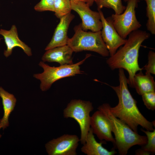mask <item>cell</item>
<instances>
[{
    "instance_id": "cell-2",
    "label": "cell",
    "mask_w": 155,
    "mask_h": 155,
    "mask_svg": "<svg viewBox=\"0 0 155 155\" xmlns=\"http://www.w3.org/2000/svg\"><path fill=\"white\" fill-rule=\"evenodd\" d=\"M150 34L146 31L137 30L131 32L124 46L106 61L112 70L122 68L127 71L128 84L134 88V77L136 73L142 71L138 63L139 50L143 42L149 38Z\"/></svg>"
},
{
    "instance_id": "cell-22",
    "label": "cell",
    "mask_w": 155,
    "mask_h": 155,
    "mask_svg": "<svg viewBox=\"0 0 155 155\" xmlns=\"http://www.w3.org/2000/svg\"><path fill=\"white\" fill-rule=\"evenodd\" d=\"M55 0H40L34 7V10L38 11H51L54 12Z\"/></svg>"
},
{
    "instance_id": "cell-25",
    "label": "cell",
    "mask_w": 155,
    "mask_h": 155,
    "mask_svg": "<svg viewBox=\"0 0 155 155\" xmlns=\"http://www.w3.org/2000/svg\"><path fill=\"white\" fill-rule=\"evenodd\" d=\"M151 154L150 152L145 151L141 148L137 149L135 151V155H149Z\"/></svg>"
},
{
    "instance_id": "cell-17",
    "label": "cell",
    "mask_w": 155,
    "mask_h": 155,
    "mask_svg": "<svg viewBox=\"0 0 155 155\" xmlns=\"http://www.w3.org/2000/svg\"><path fill=\"white\" fill-rule=\"evenodd\" d=\"M134 88L137 93L142 95L150 92L155 91V82L154 77L150 73L144 75L140 71L135 74L134 78Z\"/></svg>"
},
{
    "instance_id": "cell-15",
    "label": "cell",
    "mask_w": 155,
    "mask_h": 155,
    "mask_svg": "<svg viewBox=\"0 0 155 155\" xmlns=\"http://www.w3.org/2000/svg\"><path fill=\"white\" fill-rule=\"evenodd\" d=\"M101 141L99 143L96 141L90 127L85 143L81 148L82 152L87 155H114L117 153L115 149L109 151L104 148L102 144L106 142L104 140Z\"/></svg>"
},
{
    "instance_id": "cell-1",
    "label": "cell",
    "mask_w": 155,
    "mask_h": 155,
    "mask_svg": "<svg viewBox=\"0 0 155 155\" xmlns=\"http://www.w3.org/2000/svg\"><path fill=\"white\" fill-rule=\"evenodd\" d=\"M119 85L110 86L115 92L118 98L115 106H109L111 113L115 117L126 124L134 131L138 133L139 125L146 130H154L152 122L148 121L140 111L136 100L133 98L128 87L127 79L123 69H119Z\"/></svg>"
},
{
    "instance_id": "cell-7",
    "label": "cell",
    "mask_w": 155,
    "mask_h": 155,
    "mask_svg": "<svg viewBox=\"0 0 155 155\" xmlns=\"http://www.w3.org/2000/svg\"><path fill=\"white\" fill-rule=\"evenodd\" d=\"M139 0H128L124 11L121 14H112L109 17L119 36L125 39L131 32L138 30L142 26L137 20L135 8Z\"/></svg>"
},
{
    "instance_id": "cell-8",
    "label": "cell",
    "mask_w": 155,
    "mask_h": 155,
    "mask_svg": "<svg viewBox=\"0 0 155 155\" xmlns=\"http://www.w3.org/2000/svg\"><path fill=\"white\" fill-rule=\"evenodd\" d=\"M72 10L76 11L82 20V29L87 31L90 30L92 32L101 31L102 24L99 12L91 10L86 3L70 0Z\"/></svg>"
},
{
    "instance_id": "cell-26",
    "label": "cell",
    "mask_w": 155,
    "mask_h": 155,
    "mask_svg": "<svg viewBox=\"0 0 155 155\" xmlns=\"http://www.w3.org/2000/svg\"><path fill=\"white\" fill-rule=\"evenodd\" d=\"M94 1L95 0H88L86 3L88 6L90 7L92 6Z\"/></svg>"
},
{
    "instance_id": "cell-23",
    "label": "cell",
    "mask_w": 155,
    "mask_h": 155,
    "mask_svg": "<svg viewBox=\"0 0 155 155\" xmlns=\"http://www.w3.org/2000/svg\"><path fill=\"white\" fill-rule=\"evenodd\" d=\"M144 104L148 109H155V91L145 93L142 95Z\"/></svg>"
},
{
    "instance_id": "cell-29",
    "label": "cell",
    "mask_w": 155,
    "mask_h": 155,
    "mask_svg": "<svg viewBox=\"0 0 155 155\" xmlns=\"http://www.w3.org/2000/svg\"><path fill=\"white\" fill-rule=\"evenodd\" d=\"M125 1H127L128 0H124Z\"/></svg>"
},
{
    "instance_id": "cell-21",
    "label": "cell",
    "mask_w": 155,
    "mask_h": 155,
    "mask_svg": "<svg viewBox=\"0 0 155 155\" xmlns=\"http://www.w3.org/2000/svg\"><path fill=\"white\" fill-rule=\"evenodd\" d=\"M141 130L146 135L147 141L146 144L141 146V148L144 150L154 154L155 152V129L152 131L145 130L143 129Z\"/></svg>"
},
{
    "instance_id": "cell-13",
    "label": "cell",
    "mask_w": 155,
    "mask_h": 155,
    "mask_svg": "<svg viewBox=\"0 0 155 155\" xmlns=\"http://www.w3.org/2000/svg\"><path fill=\"white\" fill-rule=\"evenodd\" d=\"M74 17L75 16L70 13L60 19V22L55 30L50 42L45 48V50L67 45L68 30Z\"/></svg>"
},
{
    "instance_id": "cell-27",
    "label": "cell",
    "mask_w": 155,
    "mask_h": 155,
    "mask_svg": "<svg viewBox=\"0 0 155 155\" xmlns=\"http://www.w3.org/2000/svg\"><path fill=\"white\" fill-rule=\"evenodd\" d=\"M71 0L80 1H81L85 2V3H86L87 2V1H88V0Z\"/></svg>"
},
{
    "instance_id": "cell-5",
    "label": "cell",
    "mask_w": 155,
    "mask_h": 155,
    "mask_svg": "<svg viewBox=\"0 0 155 155\" xmlns=\"http://www.w3.org/2000/svg\"><path fill=\"white\" fill-rule=\"evenodd\" d=\"M91 55L90 54H86L84 59L77 63L57 67H51L43 61H40L39 65L43 69L44 71L40 73L34 74L33 76L40 81V88L42 91H46L53 83L59 79L82 73L83 71L80 70V66Z\"/></svg>"
},
{
    "instance_id": "cell-10",
    "label": "cell",
    "mask_w": 155,
    "mask_h": 155,
    "mask_svg": "<svg viewBox=\"0 0 155 155\" xmlns=\"http://www.w3.org/2000/svg\"><path fill=\"white\" fill-rule=\"evenodd\" d=\"M98 10L102 26L101 31V36L111 56L115 54L119 48L125 43L127 39H123L119 36L109 18H105L101 10Z\"/></svg>"
},
{
    "instance_id": "cell-9",
    "label": "cell",
    "mask_w": 155,
    "mask_h": 155,
    "mask_svg": "<svg viewBox=\"0 0 155 155\" xmlns=\"http://www.w3.org/2000/svg\"><path fill=\"white\" fill-rule=\"evenodd\" d=\"M79 141L76 135L64 134L49 141L45 147L49 155H76Z\"/></svg>"
},
{
    "instance_id": "cell-6",
    "label": "cell",
    "mask_w": 155,
    "mask_h": 155,
    "mask_svg": "<svg viewBox=\"0 0 155 155\" xmlns=\"http://www.w3.org/2000/svg\"><path fill=\"white\" fill-rule=\"evenodd\" d=\"M93 109L92 103L89 101L73 99L70 101L63 110L64 118H72L79 125L81 133L80 141L83 145L85 143L90 128V113Z\"/></svg>"
},
{
    "instance_id": "cell-3",
    "label": "cell",
    "mask_w": 155,
    "mask_h": 155,
    "mask_svg": "<svg viewBox=\"0 0 155 155\" xmlns=\"http://www.w3.org/2000/svg\"><path fill=\"white\" fill-rule=\"evenodd\" d=\"M110 104L103 103L97 109L101 111L108 120L112 132L115 136V147L119 154L126 155L129 149L136 145L143 146L147 143L146 136L140 135L134 131L126 124L114 116L109 109Z\"/></svg>"
},
{
    "instance_id": "cell-28",
    "label": "cell",
    "mask_w": 155,
    "mask_h": 155,
    "mask_svg": "<svg viewBox=\"0 0 155 155\" xmlns=\"http://www.w3.org/2000/svg\"><path fill=\"white\" fill-rule=\"evenodd\" d=\"M1 128V125H0V129ZM1 137V135L0 134V138Z\"/></svg>"
},
{
    "instance_id": "cell-18",
    "label": "cell",
    "mask_w": 155,
    "mask_h": 155,
    "mask_svg": "<svg viewBox=\"0 0 155 155\" xmlns=\"http://www.w3.org/2000/svg\"><path fill=\"white\" fill-rule=\"evenodd\" d=\"M94 2L97 6L98 9H101L104 7L111 8L116 14L122 13L126 8L121 0H95Z\"/></svg>"
},
{
    "instance_id": "cell-24",
    "label": "cell",
    "mask_w": 155,
    "mask_h": 155,
    "mask_svg": "<svg viewBox=\"0 0 155 155\" xmlns=\"http://www.w3.org/2000/svg\"><path fill=\"white\" fill-rule=\"evenodd\" d=\"M148 62L144 68L146 70L145 73L155 74V53L150 51L148 55Z\"/></svg>"
},
{
    "instance_id": "cell-12",
    "label": "cell",
    "mask_w": 155,
    "mask_h": 155,
    "mask_svg": "<svg viewBox=\"0 0 155 155\" xmlns=\"http://www.w3.org/2000/svg\"><path fill=\"white\" fill-rule=\"evenodd\" d=\"M0 34L3 36L7 46V49L4 51L3 53L6 57L11 54L13 49L16 47L21 48L28 56H30L32 55L31 48L20 39L15 25H12L9 30L1 29Z\"/></svg>"
},
{
    "instance_id": "cell-4",
    "label": "cell",
    "mask_w": 155,
    "mask_h": 155,
    "mask_svg": "<svg viewBox=\"0 0 155 155\" xmlns=\"http://www.w3.org/2000/svg\"><path fill=\"white\" fill-rule=\"evenodd\" d=\"M75 34L68 38L67 45L73 52L90 51L97 53L104 57L109 55V52L101 35V30L87 32L83 30L81 23L74 28Z\"/></svg>"
},
{
    "instance_id": "cell-14",
    "label": "cell",
    "mask_w": 155,
    "mask_h": 155,
    "mask_svg": "<svg viewBox=\"0 0 155 155\" xmlns=\"http://www.w3.org/2000/svg\"><path fill=\"white\" fill-rule=\"evenodd\" d=\"M72 49L67 45L55 47L46 50L42 56L44 62H56L60 65L73 64Z\"/></svg>"
},
{
    "instance_id": "cell-20",
    "label": "cell",
    "mask_w": 155,
    "mask_h": 155,
    "mask_svg": "<svg viewBox=\"0 0 155 155\" xmlns=\"http://www.w3.org/2000/svg\"><path fill=\"white\" fill-rule=\"evenodd\" d=\"M72 10L70 0H55L54 12L57 18H61L71 13Z\"/></svg>"
},
{
    "instance_id": "cell-19",
    "label": "cell",
    "mask_w": 155,
    "mask_h": 155,
    "mask_svg": "<svg viewBox=\"0 0 155 155\" xmlns=\"http://www.w3.org/2000/svg\"><path fill=\"white\" fill-rule=\"evenodd\" d=\"M146 7V24L147 29L153 34H155V0H145Z\"/></svg>"
},
{
    "instance_id": "cell-11",
    "label": "cell",
    "mask_w": 155,
    "mask_h": 155,
    "mask_svg": "<svg viewBox=\"0 0 155 155\" xmlns=\"http://www.w3.org/2000/svg\"><path fill=\"white\" fill-rule=\"evenodd\" d=\"M90 126L93 133L100 140L111 142L115 145V141L110 123L101 111L98 110L91 117Z\"/></svg>"
},
{
    "instance_id": "cell-16",
    "label": "cell",
    "mask_w": 155,
    "mask_h": 155,
    "mask_svg": "<svg viewBox=\"0 0 155 155\" xmlns=\"http://www.w3.org/2000/svg\"><path fill=\"white\" fill-rule=\"evenodd\" d=\"M0 96L2 100L4 111L3 118L0 119V125L3 129L9 126V117L15 106L16 99L14 96L0 87Z\"/></svg>"
}]
</instances>
